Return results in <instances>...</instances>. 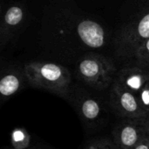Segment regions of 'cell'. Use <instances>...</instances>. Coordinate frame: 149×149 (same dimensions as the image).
<instances>
[{"mask_svg": "<svg viewBox=\"0 0 149 149\" xmlns=\"http://www.w3.org/2000/svg\"><path fill=\"white\" fill-rule=\"evenodd\" d=\"M79 112L85 121L93 123L100 117L101 105L93 97H84L79 104Z\"/></svg>", "mask_w": 149, "mask_h": 149, "instance_id": "9c48e42d", "label": "cell"}, {"mask_svg": "<svg viewBox=\"0 0 149 149\" xmlns=\"http://www.w3.org/2000/svg\"><path fill=\"white\" fill-rule=\"evenodd\" d=\"M24 18V10L20 5H11L4 12L0 25V45L3 47L13 37Z\"/></svg>", "mask_w": 149, "mask_h": 149, "instance_id": "52a82bcc", "label": "cell"}, {"mask_svg": "<svg viewBox=\"0 0 149 149\" xmlns=\"http://www.w3.org/2000/svg\"><path fill=\"white\" fill-rule=\"evenodd\" d=\"M148 80L149 72L148 70L140 68H127L120 71L114 81V84L129 90L138 97Z\"/></svg>", "mask_w": 149, "mask_h": 149, "instance_id": "8992f818", "label": "cell"}, {"mask_svg": "<svg viewBox=\"0 0 149 149\" xmlns=\"http://www.w3.org/2000/svg\"><path fill=\"white\" fill-rule=\"evenodd\" d=\"M10 143L13 148L27 149L30 147L31 135L26 129L16 127L10 133Z\"/></svg>", "mask_w": 149, "mask_h": 149, "instance_id": "8fae6325", "label": "cell"}, {"mask_svg": "<svg viewBox=\"0 0 149 149\" xmlns=\"http://www.w3.org/2000/svg\"><path fill=\"white\" fill-rule=\"evenodd\" d=\"M134 57H135L139 62L144 65H149V39L137 49Z\"/></svg>", "mask_w": 149, "mask_h": 149, "instance_id": "7c38bea8", "label": "cell"}, {"mask_svg": "<svg viewBox=\"0 0 149 149\" xmlns=\"http://www.w3.org/2000/svg\"><path fill=\"white\" fill-rule=\"evenodd\" d=\"M134 149H149V137L148 133L145 134L142 140Z\"/></svg>", "mask_w": 149, "mask_h": 149, "instance_id": "9a60e30c", "label": "cell"}, {"mask_svg": "<svg viewBox=\"0 0 149 149\" xmlns=\"http://www.w3.org/2000/svg\"><path fill=\"white\" fill-rule=\"evenodd\" d=\"M5 149H15V148H5Z\"/></svg>", "mask_w": 149, "mask_h": 149, "instance_id": "e0dca14e", "label": "cell"}, {"mask_svg": "<svg viewBox=\"0 0 149 149\" xmlns=\"http://www.w3.org/2000/svg\"><path fill=\"white\" fill-rule=\"evenodd\" d=\"M24 73L33 87L67 97L72 76L63 65L50 61H31L24 65Z\"/></svg>", "mask_w": 149, "mask_h": 149, "instance_id": "6da1fadb", "label": "cell"}, {"mask_svg": "<svg viewBox=\"0 0 149 149\" xmlns=\"http://www.w3.org/2000/svg\"><path fill=\"white\" fill-rule=\"evenodd\" d=\"M77 33L80 40L91 48H100L105 44V31L96 21L91 19L80 21L77 25Z\"/></svg>", "mask_w": 149, "mask_h": 149, "instance_id": "ba28073f", "label": "cell"}, {"mask_svg": "<svg viewBox=\"0 0 149 149\" xmlns=\"http://www.w3.org/2000/svg\"><path fill=\"white\" fill-rule=\"evenodd\" d=\"M115 72L114 64L107 57L98 54H90L83 57L77 65L79 76L98 90H103L110 86Z\"/></svg>", "mask_w": 149, "mask_h": 149, "instance_id": "7a4b0ae2", "label": "cell"}, {"mask_svg": "<svg viewBox=\"0 0 149 149\" xmlns=\"http://www.w3.org/2000/svg\"><path fill=\"white\" fill-rule=\"evenodd\" d=\"M147 133H148V137H149V124H148V131H147Z\"/></svg>", "mask_w": 149, "mask_h": 149, "instance_id": "2e32d148", "label": "cell"}, {"mask_svg": "<svg viewBox=\"0 0 149 149\" xmlns=\"http://www.w3.org/2000/svg\"><path fill=\"white\" fill-rule=\"evenodd\" d=\"M149 39V4L127 23L119 33L116 46L120 56L134 57L137 49Z\"/></svg>", "mask_w": 149, "mask_h": 149, "instance_id": "3957f363", "label": "cell"}, {"mask_svg": "<svg viewBox=\"0 0 149 149\" xmlns=\"http://www.w3.org/2000/svg\"><path fill=\"white\" fill-rule=\"evenodd\" d=\"M149 119H126L113 132V144L117 149H134L148 131Z\"/></svg>", "mask_w": 149, "mask_h": 149, "instance_id": "277c9868", "label": "cell"}, {"mask_svg": "<svg viewBox=\"0 0 149 149\" xmlns=\"http://www.w3.org/2000/svg\"><path fill=\"white\" fill-rule=\"evenodd\" d=\"M22 77L15 71L9 72L0 80V95L3 98H8L16 94L22 86Z\"/></svg>", "mask_w": 149, "mask_h": 149, "instance_id": "30bf717a", "label": "cell"}, {"mask_svg": "<svg viewBox=\"0 0 149 149\" xmlns=\"http://www.w3.org/2000/svg\"><path fill=\"white\" fill-rule=\"evenodd\" d=\"M138 98L140 100L142 109L149 116V80L146 83V84L141 90Z\"/></svg>", "mask_w": 149, "mask_h": 149, "instance_id": "4fadbf2b", "label": "cell"}, {"mask_svg": "<svg viewBox=\"0 0 149 149\" xmlns=\"http://www.w3.org/2000/svg\"><path fill=\"white\" fill-rule=\"evenodd\" d=\"M86 149H117L114 146L113 142H110L109 141H98L90 144Z\"/></svg>", "mask_w": 149, "mask_h": 149, "instance_id": "5bb4252c", "label": "cell"}, {"mask_svg": "<svg viewBox=\"0 0 149 149\" xmlns=\"http://www.w3.org/2000/svg\"><path fill=\"white\" fill-rule=\"evenodd\" d=\"M111 99L113 108L125 119H149L136 95L113 83Z\"/></svg>", "mask_w": 149, "mask_h": 149, "instance_id": "5b68a950", "label": "cell"}]
</instances>
